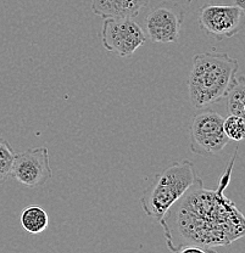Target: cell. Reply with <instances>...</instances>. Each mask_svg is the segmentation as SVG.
<instances>
[{
    "instance_id": "obj_1",
    "label": "cell",
    "mask_w": 245,
    "mask_h": 253,
    "mask_svg": "<svg viewBox=\"0 0 245 253\" xmlns=\"http://www.w3.org/2000/svg\"><path fill=\"white\" fill-rule=\"evenodd\" d=\"M238 147L234 150L216 190L204 188L200 178L160 220L171 252L183 245L228 246L245 236V215L225 195Z\"/></svg>"
},
{
    "instance_id": "obj_2",
    "label": "cell",
    "mask_w": 245,
    "mask_h": 253,
    "mask_svg": "<svg viewBox=\"0 0 245 253\" xmlns=\"http://www.w3.org/2000/svg\"><path fill=\"white\" fill-rule=\"evenodd\" d=\"M238 61L226 52L196 55L188 77L189 99L193 107L207 109L227 97L238 81Z\"/></svg>"
},
{
    "instance_id": "obj_3",
    "label": "cell",
    "mask_w": 245,
    "mask_h": 253,
    "mask_svg": "<svg viewBox=\"0 0 245 253\" xmlns=\"http://www.w3.org/2000/svg\"><path fill=\"white\" fill-rule=\"evenodd\" d=\"M197 178L194 165L189 160L172 162L155 176L151 185L143 192L139 201L142 210L147 217L160 221Z\"/></svg>"
},
{
    "instance_id": "obj_4",
    "label": "cell",
    "mask_w": 245,
    "mask_h": 253,
    "mask_svg": "<svg viewBox=\"0 0 245 253\" xmlns=\"http://www.w3.org/2000/svg\"><path fill=\"white\" fill-rule=\"evenodd\" d=\"M225 118L216 111L204 109L192 120L189 128V147L199 156L218 155L229 142L223 131Z\"/></svg>"
},
{
    "instance_id": "obj_5",
    "label": "cell",
    "mask_w": 245,
    "mask_h": 253,
    "mask_svg": "<svg viewBox=\"0 0 245 253\" xmlns=\"http://www.w3.org/2000/svg\"><path fill=\"white\" fill-rule=\"evenodd\" d=\"M101 42L107 51L130 57L146 43V33L132 18H105Z\"/></svg>"
},
{
    "instance_id": "obj_6",
    "label": "cell",
    "mask_w": 245,
    "mask_h": 253,
    "mask_svg": "<svg viewBox=\"0 0 245 253\" xmlns=\"http://www.w3.org/2000/svg\"><path fill=\"white\" fill-rule=\"evenodd\" d=\"M200 28L216 41L234 37L245 25V12L236 5H205L199 10Z\"/></svg>"
},
{
    "instance_id": "obj_7",
    "label": "cell",
    "mask_w": 245,
    "mask_h": 253,
    "mask_svg": "<svg viewBox=\"0 0 245 253\" xmlns=\"http://www.w3.org/2000/svg\"><path fill=\"white\" fill-rule=\"evenodd\" d=\"M184 11L173 1H162L144 20L147 34L154 43H177L183 25Z\"/></svg>"
},
{
    "instance_id": "obj_8",
    "label": "cell",
    "mask_w": 245,
    "mask_h": 253,
    "mask_svg": "<svg viewBox=\"0 0 245 253\" xmlns=\"http://www.w3.org/2000/svg\"><path fill=\"white\" fill-rule=\"evenodd\" d=\"M11 178L27 188H39L52 178L48 149L33 147L15 156Z\"/></svg>"
},
{
    "instance_id": "obj_9",
    "label": "cell",
    "mask_w": 245,
    "mask_h": 253,
    "mask_svg": "<svg viewBox=\"0 0 245 253\" xmlns=\"http://www.w3.org/2000/svg\"><path fill=\"white\" fill-rule=\"evenodd\" d=\"M149 4V0H92L94 15L105 18H133Z\"/></svg>"
},
{
    "instance_id": "obj_10",
    "label": "cell",
    "mask_w": 245,
    "mask_h": 253,
    "mask_svg": "<svg viewBox=\"0 0 245 253\" xmlns=\"http://www.w3.org/2000/svg\"><path fill=\"white\" fill-rule=\"evenodd\" d=\"M21 225L31 235H38L47 230L49 225V215L39 206H30L21 213Z\"/></svg>"
},
{
    "instance_id": "obj_11",
    "label": "cell",
    "mask_w": 245,
    "mask_h": 253,
    "mask_svg": "<svg viewBox=\"0 0 245 253\" xmlns=\"http://www.w3.org/2000/svg\"><path fill=\"white\" fill-rule=\"evenodd\" d=\"M227 111L245 122V77H238L236 85L227 95Z\"/></svg>"
},
{
    "instance_id": "obj_12",
    "label": "cell",
    "mask_w": 245,
    "mask_h": 253,
    "mask_svg": "<svg viewBox=\"0 0 245 253\" xmlns=\"http://www.w3.org/2000/svg\"><path fill=\"white\" fill-rule=\"evenodd\" d=\"M16 154L5 139L0 138V184H4L9 178H11L12 166Z\"/></svg>"
},
{
    "instance_id": "obj_13",
    "label": "cell",
    "mask_w": 245,
    "mask_h": 253,
    "mask_svg": "<svg viewBox=\"0 0 245 253\" xmlns=\"http://www.w3.org/2000/svg\"><path fill=\"white\" fill-rule=\"evenodd\" d=\"M223 131L229 140L242 141L245 139V122L239 117L229 115L223 120Z\"/></svg>"
},
{
    "instance_id": "obj_14",
    "label": "cell",
    "mask_w": 245,
    "mask_h": 253,
    "mask_svg": "<svg viewBox=\"0 0 245 253\" xmlns=\"http://www.w3.org/2000/svg\"><path fill=\"white\" fill-rule=\"evenodd\" d=\"M172 253H217L212 247L199 246V245H183L176 249Z\"/></svg>"
},
{
    "instance_id": "obj_15",
    "label": "cell",
    "mask_w": 245,
    "mask_h": 253,
    "mask_svg": "<svg viewBox=\"0 0 245 253\" xmlns=\"http://www.w3.org/2000/svg\"><path fill=\"white\" fill-rule=\"evenodd\" d=\"M234 5L245 12V0H234Z\"/></svg>"
},
{
    "instance_id": "obj_16",
    "label": "cell",
    "mask_w": 245,
    "mask_h": 253,
    "mask_svg": "<svg viewBox=\"0 0 245 253\" xmlns=\"http://www.w3.org/2000/svg\"><path fill=\"white\" fill-rule=\"evenodd\" d=\"M187 2H188V4H191V2H192V0H187Z\"/></svg>"
}]
</instances>
